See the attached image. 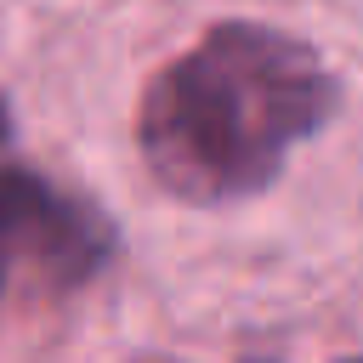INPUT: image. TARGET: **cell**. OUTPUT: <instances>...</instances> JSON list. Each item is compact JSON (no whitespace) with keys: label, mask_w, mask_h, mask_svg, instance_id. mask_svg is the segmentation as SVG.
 Wrapping results in <instances>:
<instances>
[{"label":"cell","mask_w":363,"mask_h":363,"mask_svg":"<svg viewBox=\"0 0 363 363\" xmlns=\"http://www.w3.org/2000/svg\"><path fill=\"white\" fill-rule=\"evenodd\" d=\"M335 113V74L323 57L267 23H216L176 62H164L136 113V142L153 182L187 204L255 199L284 159Z\"/></svg>","instance_id":"1"},{"label":"cell","mask_w":363,"mask_h":363,"mask_svg":"<svg viewBox=\"0 0 363 363\" xmlns=\"http://www.w3.org/2000/svg\"><path fill=\"white\" fill-rule=\"evenodd\" d=\"M113 255V227L96 204L51 187L23 164H0V289L23 267L45 289L96 278Z\"/></svg>","instance_id":"2"},{"label":"cell","mask_w":363,"mask_h":363,"mask_svg":"<svg viewBox=\"0 0 363 363\" xmlns=\"http://www.w3.org/2000/svg\"><path fill=\"white\" fill-rule=\"evenodd\" d=\"M0 130H6V119H0Z\"/></svg>","instance_id":"3"},{"label":"cell","mask_w":363,"mask_h":363,"mask_svg":"<svg viewBox=\"0 0 363 363\" xmlns=\"http://www.w3.org/2000/svg\"><path fill=\"white\" fill-rule=\"evenodd\" d=\"M352 363H363V357H352Z\"/></svg>","instance_id":"4"}]
</instances>
